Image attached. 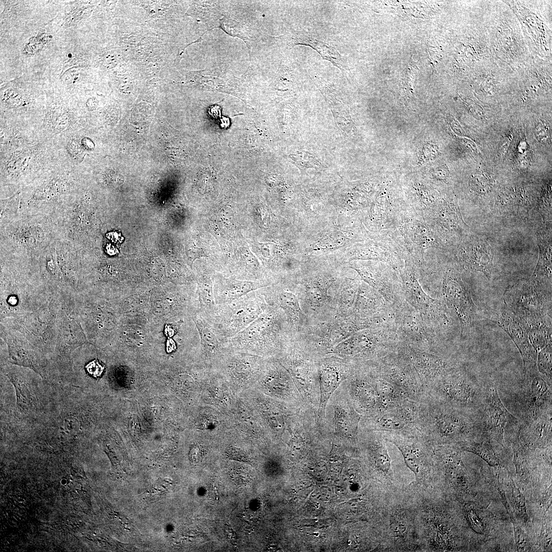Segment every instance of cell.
I'll return each mask as SVG.
<instances>
[{"instance_id": "cell-4", "label": "cell", "mask_w": 552, "mask_h": 552, "mask_svg": "<svg viewBox=\"0 0 552 552\" xmlns=\"http://www.w3.org/2000/svg\"><path fill=\"white\" fill-rule=\"evenodd\" d=\"M267 303L257 318L229 338L231 348L264 354H280L294 339L283 311L277 305Z\"/></svg>"}, {"instance_id": "cell-30", "label": "cell", "mask_w": 552, "mask_h": 552, "mask_svg": "<svg viewBox=\"0 0 552 552\" xmlns=\"http://www.w3.org/2000/svg\"><path fill=\"white\" fill-rule=\"evenodd\" d=\"M10 380L15 389L18 409L22 412L28 411L32 404L28 384L22 379L16 377H12Z\"/></svg>"}, {"instance_id": "cell-40", "label": "cell", "mask_w": 552, "mask_h": 552, "mask_svg": "<svg viewBox=\"0 0 552 552\" xmlns=\"http://www.w3.org/2000/svg\"><path fill=\"white\" fill-rule=\"evenodd\" d=\"M176 349V345L175 342L170 337H168V339L167 341V351L168 353H171L172 351H175Z\"/></svg>"}, {"instance_id": "cell-11", "label": "cell", "mask_w": 552, "mask_h": 552, "mask_svg": "<svg viewBox=\"0 0 552 552\" xmlns=\"http://www.w3.org/2000/svg\"><path fill=\"white\" fill-rule=\"evenodd\" d=\"M267 305L259 289L230 303L216 305L214 313L210 316L223 335L230 338L252 323Z\"/></svg>"}, {"instance_id": "cell-22", "label": "cell", "mask_w": 552, "mask_h": 552, "mask_svg": "<svg viewBox=\"0 0 552 552\" xmlns=\"http://www.w3.org/2000/svg\"><path fill=\"white\" fill-rule=\"evenodd\" d=\"M459 260L467 269L483 273L491 278L493 267V254L488 242L480 239H473L465 244Z\"/></svg>"}, {"instance_id": "cell-16", "label": "cell", "mask_w": 552, "mask_h": 552, "mask_svg": "<svg viewBox=\"0 0 552 552\" xmlns=\"http://www.w3.org/2000/svg\"><path fill=\"white\" fill-rule=\"evenodd\" d=\"M375 328L356 332L338 344L327 355H335L355 363L374 361L382 347L380 334Z\"/></svg>"}, {"instance_id": "cell-12", "label": "cell", "mask_w": 552, "mask_h": 552, "mask_svg": "<svg viewBox=\"0 0 552 552\" xmlns=\"http://www.w3.org/2000/svg\"><path fill=\"white\" fill-rule=\"evenodd\" d=\"M476 313L502 329L511 337L521 354L523 360V376L538 372L537 352L531 344L528 329L513 312L498 310L481 304Z\"/></svg>"}, {"instance_id": "cell-29", "label": "cell", "mask_w": 552, "mask_h": 552, "mask_svg": "<svg viewBox=\"0 0 552 552\" xmlns=\"http://www.w3.org/2000/svg\"><path fill=\"white\" fill-rule=\"evenodd\" d=\"M480 438L481 441L479 442H476L475 438L463 442L458 447L462 450L472 452L478 455L492 466L498 465L499 461L492 444L481 436Z\"/></svg>"}, {"instance_id": "cell-5", "label": "cell", "mask_w": 552, "mask_h": 552, "mask_svg": "<svg viewBox=\"0 0 552 552\" xmlns=\"http://www.w3.org/2000/svg\"><path fill=\"white\" fill-rule=\"evenodd\" d=\"M411 487L415 491L417 503V529L421 551L454 549L455 528L441 510L435 490H419Z\"/></svg>"}, {"instance_id": "cell-17", "label": "cell", "mask_w": 552, "mask_h": 552, "mask_svg": "<svg viewBox=\"0 0 552 552\" xmlns=\"http://www.w3.org/2000/svg\"><path fill=\"white\" fill-rule=\"evenodd\" d=\"M327 406L332 408V422L325 427H333L338 436L355 442L361 417L354 408L343 382L333 393Z\"/></svg>"}, {"instance_id": "cell-26", "label": "cell", "mask_w": 552, "mask_h": 552, "mask_svg": "<svg viewBox=\"0 0 552 552\" xmlns=\"http://www.w3.org/2000/svg\"><path fill=\"white\" fill-rule=\"evenodd\" d=\"M93 6L88 1H74L67 3L60 15L59 29L64 30L78 25L89 16Z\"/></svg>"}, {"instance_id": "cell-37", "label": "cell", "mask_w": 552, "mask_h": 552, "mask_svg": "<svg viewBox=\"0 0 552 552\" xmlns=\"http://www.w3.org/2000/svg\"><path fill=\"white\" fill-rule=\"evenodd\" d=\"M432 175L438 180H444L449 176V171L447 168L444 166H441L432 170Z\"/></svg>"}, {"instance_id": "cell-8", "label": "cell", "mask_w": 552, "mask_h": 552, "mask_svg": "<svg viewBox=\"0 0 552 552\" xmlns=\"http://www.w3.org/2000/svg\"><path fill=\"white\" fill-rule=\"evenodd\" d=\"M385 441L393 444L401 452L407 467L415 475L410 483L415 489L433 488L434 467L431 443L417 429L402 432H384Z\"/></svg>"}, {"instance_id": "cell-34", "label": "cell", "mask_w": 552, "mask_h": 552, "mask_svg": "<svg viewBox=\"0 0 552 552\" xmlns=\"http://www.w3.org/2000/svg\"><path fill=\"white\" fill-rule=\"evenodd\" d=\"M470 184L473 190L480 193H485L489 190L491 181L485 174L478 173L472 176Z\"/></svg>"}, {"instance_id": "cell-1", "label": "cell", "mask_w": 552, "mask_h": 552, "mask_svg": "<svg viewBox=\"0 0 552 552\" xmlns=\"http://www.w3.org/2000/svg\"><path fill=\"white\" fill-rule=\"evenodd\" d=\"M415 493L410 485L389 490L375 522L378 551H421L417 523Z\"/></svg>"}, {"instance_id": "cell-28", "label": "cell", "mask_w": 552, "mask_h": 552, "mask_svg": "<svg viewBox=\"0 0 552 552\" xmlns=\"http://www.w3.org/2000/svg\"><path fill=\"white\" fill-rule=\"evenodd\" d=\"M30 1H1L3 4L4 10L1 14V30L10 29V26H14L18 21L21 20L25 14L31 8Z\"/></svg>"}, {"instance_id": "cell-41", "label": "cell", "mask_w": 552, "mask_h": 552, "mask_svg": "<svg viewBox=\"0 0 552 552\" xmlns=\"http://www.w3.org/2000/svg\"><path fill=\"white\" fill-rule=\"evenodd\" d=\"M509 139H505L503 143H501V147L500 148V153L501 155L504 154L505 151L508 149L509 143Z\"/></svg>"}, {"instance_id": "cell-2", "label": "cell", "mask_w": 552, "mask_h": 552, "mask_svg": "<svg viewBox=\"0 0 552 552\" xmlns=\"http://www.w3.org/2000/svg\"><path fill=\"white\" fill-rule=\"evenodd\" d=\"M343 269L328 260L308 259L291 278L308 325L335 316Z\"/></svg>"}, {"instance_id": "cell-14", "label": "cell", "mask_w": 552, "mask_h": 552, "mask_svg": "<svg viewBox=\"0 0 552 552\" xmlns=\"http://www.w3.org/2000/svg\"><path fill=\"white\" fill-rule=\"evenodd\" d=\"M260 290L268 303L277 305L283 311L293 338H297L308 321L291 278L280 280Z\"/></svg>"}, {"instance_id": "cell-35", "label": "cell", "mask_w": 552, "mask_h": 552, "mask_svg": "<svg viewBox=\"0 0 552 552\" xmlns=\"http://www.w3.org/2000/svg\"><path fill=\"white\" fill-rule=\"evenodd\" d=\"M534 133L537 140L542 144H546L549 140L550 133L549 127L542 122H539L536 125Z\"/></svg>"}, {"instance_id": "cell-15", "label": "cell", "mask_w": 552, "mask_h": 552, "mask_svg": "<svg viewBox=\"0 0 552 552\" xmlns=\"http://www.w3.org/2000/svg\"><path fill=\"white\" fill-rule=\"evenodd\" d=\"M518 401L522 422L533 420L551 410V379L539 371L523 377Z\"/></svg>"}, {"instance_id": "cell-38", "label": "cell", "mask_w": 552, "mask_h": 552, "mask_svg": "<svg viewBox=\"0 0 552 552\" xmlns=\"http://www.w3.org/2000/svg\"><path fill=\"white\" fill-rule=\"evenodd\" d=\"M467 517L470 522L472 523L473 527L476 528L477 532H481V524L480 523L479 519L474 514V512L471 511L469 508H467L466 510Z\"/></svg>"}, {"instance_id": "cell-36", "label": "cell", "mask_w": 552, "mask_h": 552, "mask_svg": "<svg viewBox=\"0 0 552 552\" xmlns=\"http://www.w3.org/2000/svg\"><path fill=\"white\" fill-rule=\"evenodd\" d=\"M85 367L90 375L96 378L101 377L105 369V366L97 358L87 364Z\"/></svg>"}, {"instance_id": "cell-9", "label": "cell", "mask_w": 552, "mask_h": 552, "mask_svg": "<svg viewBox=\"0 0 552 552\" xmlns=\"http://www.w3.org/2000/svg\"><path fill=\"white\" fill-rule=\"evenodd\" d=\"M304 402L316 415L320 395L316 356L292 339L280 354Z\"/></svg>"}, {"instance_id": "cell-18", "label": "cell", "mask_w": 552, "mask_h": 552, "mask_svg": "<svg viewBox=\"0 0 552 552\" xmlns=\"http://www.w3.org/2000/svg\"><path fill=\"white\" fill-rule=\"evenodd\" d=\"M443 292L448 302L453 307L460 320L461 336L469 332L476 311L471 295L459 275L447 271L443 281Z\"/></svg>"}, {"instance_id": "cell-13", "label": "cell", "mask_w": 552, "mask_h": 552, "mask_svg": "<svg viewBox=\"0 0 552 552\" xmlns=\"http://www.w3.org/2000/svg\"><path fill=\"white\" fill-rule=\"evenodd\" d=\"M319 386V405L316 420L319 428L325 426L326 409L335 390L354 371L357 364L335 355L328 354L317 358Z\"/></svg>"}, {"instance_id": "cell-32", "label": "cell", "mask_w": 552, "mask_h": 552, "mask_svg": "<svg viewBox=\"0 0 552 552\" xmlns=\"http://www.w3.org/2000/svg\"><path fill=\"white\" fill-rule=\"evenodd\" d=\"M539 372L551 379V344H547L537 353Z\"/></svg>"}, {"instance_id": "cell-6", "label": "cell", "mask_w": 552, "mask_h": 552, "mask_svg": "<svg viewBox=\"0 0 552 552\" xmlns=\"http://www.w3.org/2000/svg\"><path fill=\"white\" fill-rule=\"evenodd\" d=\"M485 392L486 380L458 366L431 386L426 396L476 416Z\"/></svg>"}, {"instance_id": "cell-25", "label": "cell", "mask_w": 552, "mask_h": 552, "mask_svg": "<svg viewBox=\"0 0 552 552\" xmlns=\"http://www.w3.org/2000/svg\"><path fill=\"white\" fill-rule=\"evenodd\" d=\"M58 49L51 58L55 59L50 60L53 78H57L68 68L87 65V56L80 44H71Z\"/></svg>"}, {"instance_id": "cell-33", "label": "cell", "mask_w": 552, "mask_h": 552, "mask_svg": "<svg viewBox=\"0 0 552 552\" xmlns=\"http://www.w3.org/2000/svg\"><path fill=\"white\" fill-rule=\"evenodd\" d=\"M291 159L300 169L319 168V162L310 153L306 152H298L297 153L290 155Z\"/></svg>"}, {"instance_id": "cell-24", "label": "cell", "mask_w": 552, "mask_h": 552, "mask_svg": "<svg viewBox=\"0 0 552 552\" xmlns=\"http://www.w3.org/2000/svg\"><path fill=\"white\" fill-rule=\"evenodd\" d=\"M195 319L202 344L210 355L231 348L229 338L225 336L216 327L210 315L203 312Z\"/></svg>"}, {"instance_id": "cell-31", "label": "cell", "mask_w": 552, "mask_h": 552, "mask_svg": "<svg viewBox=\"0 0 552 552\" xmlns=\"http://www.w3.org/2000/svg\"><path fill=\"white\" fill-rule=\"evenodd\" d=\"M86 66H75L66 70L55 80L66 86H80L86 80Z\"/></svg>"}, {"instance_id": "cell-20", "label": "cell", "mask_w": 552, "mask_h": 552, "mask_svg": "<svg viewBox=\"0 0 552 552\" xmlns=\"http://www.w3.org/2000/svg\"><path fill=\"white\" fill-rule=\"evenodd\" d=\"M369 434L366 454L377 482L389 490L401 486L396 481L392 468L391 458L382 432L366 429Z\"/></svg>"}, {"instance_id": "cell-21", "label": "cell", "mask_w": 552, "mask_h": 552, "mask_svg": "<svg viewBox=\"0 0 552 552\" xmlns=\"http://www.w3.org/2000/svg\"><path fill=\"white\" fill-rule=\"evenodd\" d=\"M263 282L243 281L220 273L213 276V289L216 305L230 303L250 292L270 286Z\"/></svg>"}, {"instance_id": "cell-39", "label": "cell", "mask_w": 552, "mask_h": 552, "mask_svg": "<svg viewBox=\"0 0 552 552\" xmlns=\"http://www.w3.org/2000/svg\"><path fill=\"white\" fill-rule=\"evenodd\" d=\"M177 330V326L167 325L165 328V334L168 337L171 338L176 333Z\"/></svg>"}, {"instance_id": "cell-19", "label": "cell", "mask_w": 552, "mask_h": 552, "mask_svg": "<svg viewBox=\"0 0 552 552\" xmlns=\"http://www.w3.org/2000/svg\"><path fill=\"white\" fill-rule=\"evenodd\" d=\"M52 20L37 27H31V31L22 32L18 40V59L32 61L43 59L47 55H53L55 52L57 35L58 31H54Z\"/></svg>"}, {"instance_id": "cell-7", "label": "cell", "mask_w": 552, "mask_h": 552, "mask_svg": "<svg viewBox=\"0 0 552 552\" xmlns=\"http://www.w3.org/2000/svg\"><path fill=\"white\" fill-rule=\"evenodd\" d=\"M375 326L372 317L333 316L309 324L295 339L315 356L321 357L356 332Z\"/></svg>"}, {"instance_id": "cell-27", "label": "cell", "mask_w": 552, "mask_h": 552, "mask_svg": "<svg viewBox=\"0 0 552 552\" xmlns=\"http://www.w3.org/2000/svg\"><path fill=\"white\" fill-rule=\"evenodd\" d=\"M293 40L294 45L303 44L311 47L316 51L324 59L329 61L342 70V61L340 55L329 44L303 33L296 35Z\"/></svg>"}, {"instance_id": "cell-3", "label": "cell", "mask_w": 552, "mask_h": 552, "mask_svg": "<svg viewBox=\"0 0 552 552\" xmlns=\"http://www.w3.org/2000/svg\"><path fill=\"white\" fill-rule=\"evenodd\" d=\"M419 403L417 427L432 444L458 446L480 434L476 416L425 396Z\"/></svg>"}, {"instance_id": "cell-23", "label": "cell", "mask_w": 552, "mask_h": 552, "mask_svg": "<svg viewBox=\"0 0 552 552\" xmlns=\"http://www.w3.org/2000/svg\"><path fill=\"white\" fill-rule=\"evenodd\" d=\"M551 411L549 410L530 421H521L519 438L523 444L531 448L551 445Z\"/></svg>"}, {"instance_id": "cell-10", "label": "cell", "mask_w": 552, "mask_h": 552, "mask_svg": "<svg viewBox=\"0 0 552 552\" xmlns=\"http://www.w3.org/2000/svg\"><path fill=\"white\" fill-rule=\"evenodd\" d=\"M480 436L491 444L504 447L505 434L519 435L521 421L513 416L502 403L497 386L492 379L486 380V392L482 404L476 415Z\"/></svg>"}]
</instances>
